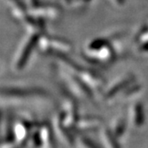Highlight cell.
<instances>
[{
  "instance_id": "1",
  "label": "cell",
  "mask_w": 148,
  "mask_h": 148,
  "mask_svg": "<svg viewBox=\"0 0 148 148\" xmlns=\"http://www.w3.org/2000/svg\"><path fill=\"white\" fill-rule=\"evenodd\" d=\"M38 44L41 51L54 54L56 56L66 55L72 48L70 42L56 37H44L38 40Z\"/></svg>"
},
{
  "instance_id": "2",
  "label": "cell",
  "mask_w": 148,
  "mask_h": 148,
  "mask_svg": "<svg viewBox=\"0 0 148 148\" xmlns=\"http://www.w3.org/2000/svg\"><path fill=\"white\" fill-rule=\"evenodd\" d=\"M38 38H39V33H34L33 35H31L23 44V47L21 48L19 52V56H17V59H16L17 60L16 67L18 69H21V67H23L25 64V62H27V59L29 56L34 46L38 41Z\"/></svg>"
},
{
  "instance_id": "3",
  "label": "cell",
  "mask_w": 148,
  "mask_h": 148,
  "mask_svg": "<svg viewBox=\"0 0 148 148\" xmlns=\"http://www.w3.org/2000/svg\"><path fill=\"white\" fill-rule=\"evenodd\" d=\"M135 41L138 45L140 52H148V24L141 29Z\"/></svg>"
},
{
  "instance_id": "4",
  "label": "cell",
  "mask_w": 148,
  "mask_h": 148,
  "mask_svg": "<svg viewBox=\"0 0 148 148\" xmlns=\"http://www.w3.org/2000/svg\"><path fill=\"white\" fill-rule=\"evenodd\" d=\"M109 1L117 6H121L124 4V0H109Z\"/></svg>"
}]
</instances>
